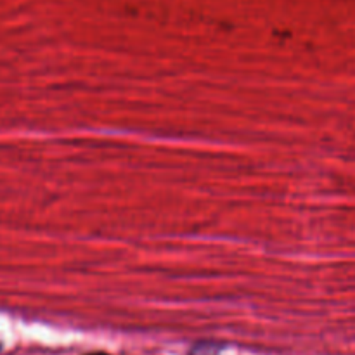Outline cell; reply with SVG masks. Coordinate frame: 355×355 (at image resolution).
Returning <instances> with one entry per match:
<instances>
[{
	"label": "cell",
	"instance_id": "1",
	"mask_svg": "<svg viewBox=\"0 0 355 355\" xmlns=\"http://www.w3.org/2000/svg\"><path fill=\"white\" fill-rule=\"evenodd\" d=\"M189 355H218V347L214 343H198Z\"/></svg>",
	"mask_w": 355,
	"mask_h": 355
},
{
	"label": "cell",
	"instance_id": "2",
	"mask_svg": "<svg viewBox=\"0 0 355 355\" xmlns=\"http://www.w3.org/2000/svg\"><path fill=\"white\" fill-rule=\"evenodd\" d=\"M89 355H107V354H104V352H96V354H89Z\"/></svg>",
	"mask_w": 355,
	"mask_h": 355
}]
</instances>
